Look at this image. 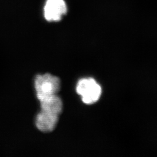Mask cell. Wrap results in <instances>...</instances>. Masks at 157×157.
Wrapping results in <instances>:
<instances>
[{
	"instance_id": "1",
	"label": "cell",
	"mask_w": 157,
	"mask_h": 157,
	"mask_svg": "<svg viewBox=\"0 0 157 157\" xmlns=\"http://www.w3.org/2000/svg\"><path fill=\"white\" fill-rule=\"evenodd\" d=\"M34 86L39 100L56 95L61 88V81L58 77L50 73L37 75L35 78Z\"/></svg>"
},
{
	"instance_id": "2",
	"label": "cell",
	"mask_w": 157,
	"mask_h": 157,
	"mask_svg": "<svg viewBox=\"0 0 157 157\" xmlns=\"http://www.w3.org/2000/svg\"><path fill=\"white\" fill-rule=\"evenodd\" d=\"M76 92L86 104H93L98 101L102 93L101 86L94 78L80 79L76 86Z\"/></svg>"
},
{
	"instance_id": "3",
	"label": "cell",
	"mask_w": 157,
	"mask_h": 157,
	"mask_svg": "<svg viewBox=\"0 0 157 157\" xmlns=\"http://www.w3.org/2000/svg\"><path fill=\"white\" fill-rule=\"evenodd\" d=\"M44 11L47 21L58 22L67 13V6L63 0H47Z\"/></svg>"
},
{
	"instance_id": "4",
	"label": "cell",
	"mask_w": 157,
	"mask_h": 157,
	"mask_svg": "<svg viewBox=\"0 0 157 157\" xmlns=\"http://www.w3.org/2000/svg\"><path fill=\"white\" fill-rule=\"evenodd\" d=\"M58 119V115L40 111L36 119V126L42 132H51L56 128Z\"/></svg>"
},
{
	"instance_id": "5",
	"label": "cell",
	"mask_w": 157,
	"mask_h": 157,
	"mask_svg": "<svg viewBox=\"0 0 157 157\" xmlns=\"http://www.w3.org/2000/svg\"><path fill=\"white\" fill-rule=\"evenodd\" d=\"M41 111L59 116L62 111V100L56 95L39 100Z\"/></svg>"
}]
</instances>
